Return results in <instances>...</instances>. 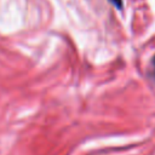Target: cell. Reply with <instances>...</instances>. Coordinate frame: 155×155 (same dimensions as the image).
<instances>
[{
  "mask_svg": "<svg viewBox=\"0 0 155 155\" xmlns=\"http://www.w3.org/2000/svg\"><path fill=\"white\" fill-rule=\"evenodd\" d=\"M115 7H117V8H121V5H122V0H109Z\"/></svg>",
  "mask_w": 155,
  "mask_h": 155,
  "instance_id": "6da1fadb",
  "label": "cell"
},
{
  "mask_svg": "<svg viewBox=\"0 0 155 155\" xmlns=\"http://www.w3.org/2000/svg\"><path fill=\"white\" fill-rule=\"evenodd\" d=\"M154 76H155V57H154Z\"/></svg>",
  "mask_w": 155,
  "mask_h": 155,
  "instance_id": "7a4b0ae2",
  "label": "cell"
}]
</instances>
